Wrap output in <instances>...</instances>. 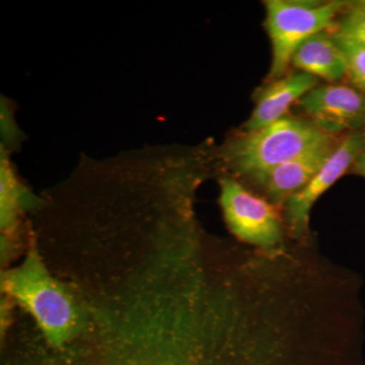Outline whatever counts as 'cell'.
<instances>
[{
    "mask_svg": "<svg viewBox=\"0 0 365 365\" xmlns=\"http://www.w3.org/2000/svg\"><path fill=\"white\" fill-rule=\"evenodd\" d=\"M2 289L37 322L46 340L62 346L78 329V314L68 290L48 272L35 247L19 267L2 274Z\"/></svg>",
    "mask_w": 365,
    "mask_h": 365,
    "instance_id": "1",
    "label": "cell"
},
{
    "mask_svg": "<svg viewBox=\"0 0 365 365\" xmlns=\"http://www.w3.org/2000/svg\"><path fill=\"white\" fill-rule=\"evenodd\" d=\"M331 139L313 122L283 117L235 139L228 145L227 158L237 172L257 179Z\"/></svg>",
    "mask_w": 365,
    "mask_h": 365,
    "instance_id": "2",
    "label": "cell"
},
{
    "mask_svg": "<svg viewBox=\"0 0 365 365\" xmlns=\"http://www.w3.org/2000/svg\"><path fill=\"white\" fill-rule=\"evenodd\" d=\"M345 2L269 0L266 29L272 43L270 78H281L297 48L314 34L336 28L334 21Z\"/></svg>",
    "mask_w": 365,
    "mask_h": 365,
    "instance_id": "3",
    "label": "cell"
},
{
    "mask_svg": "<svg viewBox=\"0 0 365 365\" xmlns=\"http://www.w3.org/2000/svg\"><path fill=\"white\" fill-rule=\"evenodd\" d=\"M220 205L228 227L242 241L264 248L279 242L280 222L275 209L240 182L220 181Z\"/></svg>",
    "mask_w": 365,
    "mask_h": 365,
    "instance_id": "4",
    "label": "cell"
},
{
    "mask_svg": "<svg viewBox=\"0 0 365 365\" xmlns=\"http://www.w3.org/2000/svg\"><path fill=\"white\" fill-rule=\"evenodd\" d=\"M364 150L365 139L362 134L353 133L346 136L311 182L287 201L285 216L295 237L307 234L309 212L314 204L345 174L346 170L352 167Z\"/></svg>",
    "mask_w": 365,
    "mask_h": 365,
    "instance_id": "5",
    "label": "cell"
},
{
    "mask_svg": "<svg viewBox=\"0 0 365 365\" xmlns=\"http://www.w3.org/2000/svg\"><path fill=\"white\" fill-rule=\"evenodd\" d=\"M300 104L313 123L330 135L364 124L365 95L350 86H316Z\"/></svg>",
    "mask_w": 365,
    "mask_h": 365,
    "instance_id": "6",
    "label": "cell"
},
{
    "mask_svg": "<svg viewBox=\"0 0 365 365\" xmlns=\"http://www.w3.org/2000/svg\"><path fill=\"white\" fill-rule=\"evenodd\" d=\"M333 140L312 148L299 157L273 168L257 178L275 202H285L304 188L322 169L334 150Z\"/></svg>",
    "mask_w": 365,
    "mask_h": 365,
    "instance_id": "7",
    "label": "cell"
},
{
    "mask_svg": "<svg viewBox=\"0 0 365 365\" xmlns=\"http://www.w3.org/2000/svg\"><path fill=\"white\" fill-rule=\"evenodd\" d=\"M316 85L314 76L306 72H294L278 78L259 93L256 107L245 129L247 132L257 131L282 119L289 108Z\"/></svg>",
    "mask_w": 365,
    "mask_h": 365,
    "instance_id": "8",
    "label": "cell"
},
{
    "mask_svg": "<svg viewBox=\"0 0 365 365\" xmlns=\"http://www.w3.org/2000/svg\"><path fill=\"white\" fill-rule=\"evenodd\" d=\"M292 63L302 72L332 83L347 76L344 55L333 32L328 31L314 34L304 41L295 50Z\"/></svg>",
    "mask_w": 365,
    "mask_h": 365,
    "instance_id": "9",
    "label": "cell"
},
{
    "mask_svg": "<svg viewBox=\"0 0 365 365\" xmlns=\"http://www.w3.org/2000/svg\"><path fill=\"white\" fill-rule=\"evenodd\" d=\"M24 192L6 165L1 170V227L9 230L16 222V215L23 207Z\"/></svg>",
    "mask_w": 365,
    "mask_h": 365,
    "instance_id": "10",
    "label": "cell"
},
{
    "mask_svg": "<svg viewBox=\"0 0 365 365\" xmlns=\"http://www.w3.org/2000/svg\"><path fill=\"white\" fill-rule=\"evenodd\" d=\"M334 38L345 57L347 76L353 85L365 93V45L343 37L332 31Z\"/></svg>",
    "mask_w": 365,
    "mask_h": 365,
    "instance_id": "11",
    "label": "cell"
},
{
    "mask_svg": "<svg viewBox=\"0 0 365 365\" xmlns=\"http://www.w3.org/2000/svg\"><path fill=\"white\" fill-rule=\"evenodd\" d=\"M334 32L365 45V1L353 6L341 19Z\"/></svg>",
    "mask_w": 365,
    "mask_h": 365,
    "instance_id": "12",
    "label": "cell"
},
{
    "mask_svg": "<svg viewBox=\"0 0 365 365\" xmlns=\"http://www.w3.org/2000/svg\"><path fill=\"white\" fill-rule=\"evenodd\" d=\"M353 172L365 178V150L362 151L352 165Z\"/></svg>",
    "mask_w": 365,
    "mask_h": 365,
    "instance_id": "13",
    "label": "cell"
},
{
    "mask_svg": "<svg viewBox=\"0 0 365 365\" xmlns=\"http://www.w3.org/2000/svg\"><path fill=\"white\" fill-rule=\"evenodd\" d=\"M364 133H362V136H364V139H365V121H364Z\"/></svg>",
    "mask_w": 365,
    "mask_h": 365,
    "instance_id": "14",
    "label": "cell"
}]
</instances>
